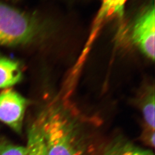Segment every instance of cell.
<instances>
[{
    "mask_svg": "<svg viewBox=\"0 0 155 155\" xmlns=\"http://www.w3.org/2000/svg\"><path fill=\"white\" fill-rule=\"evenodd\" d=\"M47 155H83L71 124L58 109L43 113Z\"/></svg>",
    "mask_w": 155,
    "mask_h": 155,
    "instance_id": "1",
    "label": "cell"
},
{
    "mask_svg": "<svg viewBox=\"0 0 155 155\" xmlns=\"http://www.w3.org/2000/svg\"><path fill=\"white\" fill-rule=\"evenodd\" d=\"M35 33V24L29 17L0 2V45L28 43Z\"/></svg>",
    "mask_w": 155,
    "mask_h": 155,
    "instance_id": "2",
    "label": "cell"
},
{
    "mask_svg": "<svg viewBox=\"0 0 155 155\" xmlns=\"http://www.w3.org/2000/svg\"><path fill=\"white\" fill-rule=\"evenodd\" d=\"M27 101L12 89L0 93V121L20 133L27 107Z\"/></svg>",
    "mask_w": 155,
    "mask_h": 155,
    "instance_id": "3",
    "label": "cell"
},
{
    "mask_svg": "<svg viewBox=\"0 0 155 155\" xmlns=\"http://www.w3.org/2000/svg\"><path fill=\"white\" fill-rule=\"evenodd\" d=\"M155 8L150 6L140 16L133 26L132 39L144 53L155 59Z\"/></svg>",
    "mask_w": 155,
    "mask_h": 155,
    "instance_id": "4",
    "label": "cell"
},
{
    "mask_svg": "<svg viewBox=\"0 0 155 155\" xmlns=\"http://www.w3.org/2000/svg\"><path fill=\"white\" fill-rule=\"evenodd\" d=\"M43 122V113L34 121L29 129L27 155H47Z\"/></svg>",
    "mask_w": 155,
    "mask_h": 155,
    "instance_id": "5",
    "label": "cell"
},
{
    "mask_svg": "<svg viewBox=\"0 0 155 155\" xmlns=\"http://www.w3.org/2000/svg\"><path fill=\"white\" fill-rule=\"evenodd\" d=\"M22 78L20 65L17 61L0 55V89L18 83Z\"/></svg>",
    "mask_w": 155,
    "mask_h": 155,
    "instance_id": "6",
    "label": "cell"
},
{
    "mask_svg": "<svg viewBox=\"0 0 155 155\" xmlns=\"http://www.w3.org/2000/svg\"><path fill=\"white\" fill-rule=\"evenodd\" d=\"M103 155H154L150 150L138 147L122 140H118L109 144Z\"/></svg>",
    "mask_w": 155,
    "mask_h": 155,
    "instance_id": "7",
    "label": "cell"
},
{
    "mask_svg": "<svg viewBox=\"0 0 155 155\" xmlns=\"http://www.w3.org/2000/svg\"><path fill=\"white\" fill-rule=\"evenodd\" d=\"M127 0H101L102 5L100 12L96 18L95 27L94 28L93 34L100 24L106 18L115 15H121L123 12L124 6ZM92 34V35H93Z\"/></svg>",
    "mask_w": 155,
    "mask_h": 155,
    "instance_id": "8",
    "label": "cell"
},
{
    "mask_svg": "<svg viewBox=\"0 0 155 155\" xmlns=\"http://www.w3.org/2000/svg\"><path fill=\"white\" fill-rule=\"evenodd\" d=\"M142 112L144 121L148 130L155 131V93L150 91L144 98L142 104Z\"/></svg>",
    "mask_w": 155,
    "mask_h": 155,
    "instance_id": "9",
    "label": "cell"
},
{
    "mask_svg": "<svg viewBox=\"0 0 155 155\" xmlns=\"http://www.w3.org/2000/svg\"><path fill=\"white\" fill-rule=\"evenodd\" d=\"M0 155H27L26 147L14 145L2 140L0 141Z\"/></svg>",
    "mask_w": 155,
    "mask_h": 155,
    "instance_id": "10",
    "label": "cell"
}]
</instances>
